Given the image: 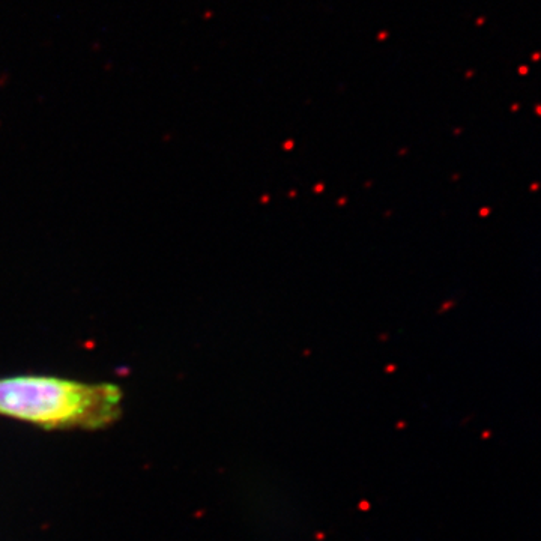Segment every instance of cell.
<instances>
[{
	"label": "cell",
	"instance_id": "6da1fadb",
	"mask_svg": "<svg viewBox=\"0 0 541 541\" xmlns=\"http://www.w3.org/2000/svg\"><path fill=\"white\" fill-rule=\"evenodd\" d=\"M124 393L109 382H82L52 375L0 378V417L46 430H100L122 415Z\"/></svg>",
	"mask_w": 541,
	"mask_h": 541
}]
</instances>
